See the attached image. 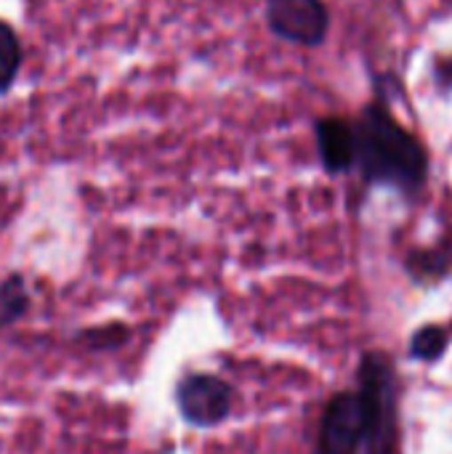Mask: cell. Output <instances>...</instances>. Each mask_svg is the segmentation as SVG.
Instances as JSON below:
<instances>
[{
  "label": "cell",
  "instance_id": "1",
  "mask_svg": "<svg viewBox=\"0 0 452 454\" xmlns=\"http://www.w3.org/2000/svg\"><path fill=\"white\" fill-rule=\"evenodd\" d=\"M357 162L368 184H384L402 194H416L429 170V157L421 141L405 130L394 114L373 104L354 122Z\"/></svg>",
  "mask_w": 452,
  "mask_h": 454
},
{
  "label": "cell",
  "instance_id": "2",
  "mask_svg": "<svg viewBox=\"0 0 452 454\" xmlns=\"http://www.w3.org/2000/svg\"><path fill=\"white\" fill-rule=\"evenodd\" d=\"M357 394L365 410V454H402L400 380L389 354H362L357 367Z\"/></svg>",
  "mask_w": 452,
  "mask_h": 454
},
{
  "label": "cell",
  "instance_id": "3",
  "mask_svg": "<svg viewBox=\"0 0 452 454\" xmlns=\"http://www.w3.org/2000/svg\"><path fill=\"white\" fill-rule=\"evenodd\" d=\"M234 391L226 380L208 372H189L176 386V407L181 418L197 428H216L232 415Z\"/></svg>",
  "mask_w": 452,
  "mask_h": 454
},
{
  "label": "cell",
  "instance_id": "4",
  "mask_svg": "<svg viewBox=\"0 0 452 454\" xmlns=\"http://www.w3.org/2000/svg\"><path fill=\"white\" fill-rule=\"evenodd\" d=\"M365 444V410L360 394H336L320 420L314 454H357Z\"/></svg>",
  "mask_w": 452,
  "mask_h": 454
},
{
  "label": "cell",
  "instance_id": "5",
  "mask_svg": "<svg viewBox=\"0 0 452 454\" xmlns=\"http://www.w3.org/2000/svg\"><path fill=\"white\" fill-rule=\"evenodd\" d=\"M266 16L272 29L293 43L317 45L328 32V11L322 0H272Z\"/></svg>",
  "mask_w": 452,
  "mask_h": 454
},
{
  "label": "cell",
  "instance_id": "6",
  "mask_svg": "<svg viewBox=\"0 0 452 454\" xmlns=\"http://www.w3.org/2000/svg\"><path fill=\"white\" fill-rule=\"evenodd\" d=\"M317 141H320V157L330 173H344L357 162V141H354V125L338 117L322 120L317 125Z\"/></svg>",
  "mask_w": 452,
  "mask_h": 454
},
{
  "label": "cell",
  "instance_id": "7",
  "mask_svg": "<svg viewBox=\"0 0 452 454\" xmlns=\"http://www.w3.org/2000/svg\"><path fill=\"white\" fill-rule=\"evenodd\" d=\"M32 295L27 287V279L21 274H8L0 279V333L13 327L24 314L29 311Z\"/></svg>",
  "mask_w": 452,
  "mask_h": 454
},
{
  "label": "cell",
  "instance_id": "8",
  "mask_svg": "<svg viewBox=\"0 0 452 454\" xmlns=\"http://www.w3.org/2000/svg\"><path fill=\"white\" fill-rule=\"evenodd\" d=\"M21 61H24V48H21V40L16 35V29L0 19V96H5L19 72H21Z\"/></svg>",
  "mask_w": 452,
  "mask_h": 454
},
{
  "label": "cell",
  "instance_id": "9",
  "mask_svg": "<svg viewBox=\"0 0 452 454\" xmlns=\"http://www.w3.org/2000/svg\"><path fill=\"white\" fill-rule=\"evenodd\" d=\"M452 330L445 325H426L418 333H413L410 338V354L418 362H434L448 351Z\"/></svg>",
  "mask_w": 452,
  "mask_h": 454
},
{
  "label": "cell",
  "instance_id": "10",
  "mask_svg": "<svg viewBox=\"0 0 452 454\" xmlns=\"http://www.w3.org/2000/svg\"><path fill=\"white\" fill-rule=\"evenodd\" d=\"M408 269L416 282H437L448 274L450 269V253L448 245L437 250H418L408 258Z\"/></svg>",
  "mask_w": 452,
  "mask_h": 454
},
{
  "label": "cell",
  "instance_id": "11",
  "mask_svg": "<svg viewBox=\"0 0 452 454\" xmlns=\"http://www.w3.org/2000/svg\"><path fill=\"white\" fill-rule=\"evenodd\" d=\"M125 340H128V327L125 325H109V327H99V330H85L80 335V343H85L93 351H99V348H117Z\"/></svg>",
  "mask_w": 452,
  "mask_h": 454
}]
</instances>
